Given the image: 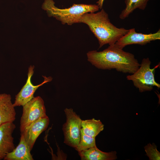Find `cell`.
Instances as JSON below:
<instances>
[{
	"label": "cell",
	"mask_w": 160,
	"mask_h": 160,
	"mask_svg": "<svg viewBox=\"0 0 160 160\" xmlns=\"http://www.w3.org/2000/svg\"><path fill=\"white\" fill-rule=\"evenodd\" d=\"M87 56L88 60L98 68L115 69L124 73H134L140 64L133 54L124 51L115 44L101 51H89Z\"/></svg>",
	"instance_id": "obj_1"
},
{
	"label": "cell",
	"mask_w": 160,
	"mask_h": 160,
	"mask_svg": "<svg viewBox=\"0 0 160 160\" xmlns=\"http://www.w3.org/2000/svg\"><path fill=\"white\" fill-rule=\"evenodd\" d=\"M23 107L20 122L21 133L34 121L47 116L44 100L39 96L34 97Z\"/></svg>",
	"instance_id": "obj_5"
},
{
	"label": "cell",
	"mask_w": 160,
	"mask_h": 160,
	"mask_svg": "<svg viewBox=\"0 0 160 160\" xmlns=\"http://www.w3.org/2000/svg\"><path fill=\"white\" fill-rule=\"evenodd\" d=\"M146 155L149 160H160V153L157 149V147L154 143H149L144 147Z\"/></svg>",
	"instance_id": "obj_17"
},
{
	"label": "cell",
	"mask_w": 160,
	"mask_h": 160,
	"mask_svg": "<svg viewBox=\"0 0 160 160\" xmlns=\"http://www.w3.org/2000/svg\"><path fill=\"white\" fill-rule=\"evenodd\" d=\"M104 126L100 120L93 118L82 120L81 129L86 135L95 138L103 129Z\"/></svg>",
	"instance_id": "obj_14"
},
{
	"label": "cell",
	"mask_w": 160,
	"mask_h": 160,
	"mask_svg": "<svg viewBox=\"0 0 160 160\" xmlns=\"http://www.w3.org/2000/svg\"><path fill=\"white\" fill-rule=\"evenodd\" d=\"M79 23L87 24L97 39L99 48L103 45L114 44L129 30L119 28L110 22L108 14L103 9L96 13L87 12L81 16Z\"/></svg>",
	"instance_id": "obj_2"
},
{
	"label": "cell",
	"mask_w": 160,
	"mask_h": 160,
	"mask_svg": "<svg viewBox=\"0 0 160 160\" xmlns=\"http://www.w3.org/2000/svg\"><path fill=\"white\" fill-rule=\"evenodd\" d=\"M34 65L29 66L28 69V79L26 83L15 96V100L13 103L15 107L23 106L34 97V94L39 87L52 80V77L43 76L44 78L43 82L38 85H33L31 82V78L34 73Z\"/></svg>",
	"instance_id": "obj_7"
},
{
	"label": "cell",
	"mask_w": 160,
	"mask_h": 160,
	"mask_svg": "<svg viewBox=\"0 0 160 160\" xmlns=\"http://www.w3.org/2000/svg\"><path fill=\"white\" fill-rule=\"evenodd\" d=\"M149 0H125V7L120 14L119 18L122 20L125 19L136 9L144 10Z\"/></svg>",
	"instance_id": "obj_15"
},
{
	"label": "cell",
	"mask_w": 160,
	"mask_h": 160,
	"mask_svg": "<svg viewBox=\"0 0 160 160\" xmlns=\"http://www.w3.org/2000/svg\"><path fill=\"white\" fill-rule=\"evenodd\" d=\"M15 128L13 122L0 125V160L15 148L12 134Z\"/></svg>",
	"instance_id": "obj_9"
},
{
	"label": "cell",
	"mask_w": 160,
	"mask_h": 160,
	"mask_svg": "<svg viewBox=\"0 0 160 160\" xmlns=\"http://www.w3.org/2000/svg\"><path fill=\"white\" fill-rule=\"evenodd\" d=\"M42 9L46 11L49 17H53L64 25H69L79 23L80 19L84 14L95 12L98 11V5L92 4H73L68 8L60 9L55 5L53 0H45Z\"/></svg>",
	"instance_id": "obj_3"
},
{
	"label": "cell",
	"mask_w": 160,
	"mask_h": 160,
	"mask_svg": "<svg viewBox=\"0 0 160 160\" xmlns=\"http://www.w3.org/2000/svg\"><path fill=\"white\" fill-rule=\"evenodd\" d=\"M49 120L47 116L34 121L21 133L31 151L36 141L40 134L47 127Z\"/></svg>",
	"instance_id": "obj_10"
},
{
	"label": "cell",
	"mask_w": 160,
	"mask_h": 160,
	"mask_svg": "<svg viewBox=\"0 0 160 160\" xmlns=\"http://www.w3.org/2000/svg\"><path fill=\"white\" fill-rule=\"evenodd\" d=\"M151 63L148 58H143L137 70L127 76V79L132 81L140 92L151 91L154 87L160 88V84L156 81L154 77L155 70L159 65L152 69L150 68Z\"/></svg>",
	"instance_id": "obj_4"
},
{
	"label": "cell",
	"mask_w": 160,
	"mask_h": 160,
	"mask_svg": "<svg viewBox=\"0 0 160 160\" xmlns=\"http://www.w3.org/2000/svg\"><path fill=\"white\" fill-rule=\"evenodd\" d=\"M64 112L66 120L63 127L64 143L75 148L80 140L82 120L72 108H66Z\"/></svg>",
	"instance_id": "obj_6"
},
{
	"label": "cell",
	"mask_w": 160,
	"mask_h": 160,
	"mask_svg": "<svg viewBox=\"0 0 160 160\" xmlns=\"http://www.w3.org/2000/svg\"><path fill=\"white\" fill-rule=\"evenodd\" d=\"M79 154L82 160H113L117 158L116 151L104 152L96 146L79 152Z\"/></svg>",
	"instance_id": "obj_13"
},
{
	"label": "cell",
	"mask_w": 160,
	"mask_h": 160,
	"mask_svg": "<svg viewBox=\"0 0 160 160\" xmlns=\"http://www.w3.org/2000/svg\"><path fill=\"white\" fill-rule=\"evenodd\" d=\"M95 146V138L86 135L81 129L80 140L78 145L75 148V150L79 153Z\"/></svg>",
	"instance_id": "obj_16"
},
{
	"label": "cell",
	"mask_w": 160,
	"mask_h": 160,
	"mask_svg": "<svg viewBox=\"0 0 160 160\" xmlns=\"http://www.w3.org/2000/svg\"><path fill=\"white\" fill-rule=\"evenodd\" d=\"M160 39V30L156 32L148 34L137 33L135 28L128 32L115 43L119 47L123 49L126 46L133 44L144 45L151 41Z\"/></svg>",
	"instance_id": "obj_8"
},
{
	"label": "cell",
	"mask_w": 160,
	"mask_h": 160,
	"mask_svg": "<svg viewBox=\"0 0 160 160\" xmlns=\"http://www.w3.org/2000/svg\"><path fill=\"white\" fill-rule=\"evenodd\" d=\"M11 100L9 94H0V125L13 122L15 119L16 113Z\"/></svg>",
	"instance_id": "obj_11"
},
{
	"label": "cell",
	"mask_w": 160,
	"mask_h": 160,
	"mask_svg": "<svg viewBox=\"0 0 160 160\" xmlns=\"http://www.w3.org/2000/svg\"><path fill=\"white\" fill-rule=\"evenodd\" d=\"M104 0H98L97 2L98 4V5L99 6L100 8L101 9L102 7L103 3Z\"/></svg>",
	"instance_id": "obj_18"
},
{
	"label": "cell",
	"mask_w": 160,
	"mask_h": 160,
	"mask_svg": "<svg viewBox=\"0 0 160 160\" xmlns=\"http://www.w3.org/2000/svg\"><path fill=\"white\" fill-rule=\"evenodd\" d=\"M31 150L25 141L23 135L21 134L19 144L11 152L8 153L4 160H33Z\"/></svg>",
	"instance_id": "obj_12"
}]
</instances>
